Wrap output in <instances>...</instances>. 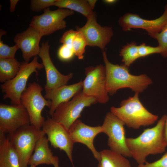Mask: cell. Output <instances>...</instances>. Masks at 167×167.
<instances>
[{"label": "cell", "mask_w": 167, "mask_h": 167, "mask_svg": "<svg viewBox=\"0 0 167 167\" xmlns=\"http://www.w3.org/2000/svg\"><path fill=\"white\" fill-rule=\"evenodd\" d=\"M37 59L36 56L29 63L25 61L21 63L20 70L15 77L1 85L2 92L4 93L3 98L10 99L12 105L21 104V96L26 88L29 76L34 72L37 73V69L44 67L42 63H39Z\"/></svg>", "instance_id": "obj_6"}, {"label": "cell", "mask_w": 167, "mask_h": 167, "mask_svg": "<svg viewBox=\"0 0 167 167\" xmlns=\"http://www.w3.org/2000/svg\"><path fill=\"white\" fill-rule=\"evenodd\" d=\"M5 135L0 133V167H20L18 154Z\"/></svg>", "instance_id": "obj_20"}, {"label": "cell", "mask_w": 167, "mask_h": 167, "mask_svg": "<svg viewBox=\"0 0 167 167\" xmlns=\"http://www.w3.org/2000/svg\"><path fill=\"white\" fill-rule=\"evenodd\" d=\"M85 74L82 90L84 94L94 97L99 103L107 102L109 98L106 87L105 66H89L85 68Z\"/></svg>", "instance_id": "obj_8"}, {"label": "cell", "mask_w": 167, "mask_h": 167, "mask_svg": "<svg viewBox=\"0 0 167 167\" xmlns=\"http://www.w3.org/2000/svg\"><path fill=\"white\" fill-rule=\"evenodd\" d=\"M54 6L75 11L84 15L87 19L94 12L86 0H56Z\"/></svg>", "instance_id": "obj_22"}, {"label": "cell", "mask_w": 167, "mask_h": 167, "mask_svg": "<svg viewBox=\"0 0 167 167\" xmlns=\"http://www.w3.org/2000/svg\"><path fill=\"white\" fill-rule=\"evenodd\" d=\"M78 31L72 29L65 32L60 38L59 42L70 48L72 49V44Z\"/></svg>", "instance_id": "obj_31"}, {"label": "cell", "mask_w": 167, "mask_h": 167, "mask_svg": "<svg viewBox=\"0 0 167 167\" xmlns=\"http://www.w3.org/2000/svg\"><path fill=\"white\" fill-rule=\"evenodd\" d=\"M119 55L122 58V61L124 63L123 64L129 67L136 60L140 58L138 45L135 42L127 43L120 49Z\"/></svg>", "instance_id": "obj_24"}, {"label": "cell", "mask_w": 167, "mask_h": 167, "mask_svg": "<svg viewBox=\"0 0 167 167\" xmlns=\"http://www.w3.org/2000/svg\"><path fill=\"white\" fill-rule=\"evenodd\" d=\"M74 13V11L66 9L58 8L51 11L49 7L44 10L43 14L33 16L29 26L35 28L43 36L49 35L64 29L66 22L64 19Z\"/></svg>", "instance_id": "obj_10"}, {"label": "cell", "mask_w": 167, "mask_h": 167, "mask_svg": "<svg viewBox=\"0 0 167 167\" xmlns=\"http://www.w3.org/2000/svg\"><path fill=\"white\" fill-rule=\"evenodd\" d=\"M135 167H167V152L159 160L153 162L147 161L144 164Z\"/></svg>", "instance_id": "obj_32"}, {"label": "cell", "mask_w": 167, "mask_h": 167, "mask_svg": "<svg viewBox=\"0 0 167 167\" xmlns=\"http://www.w3.org/2000/svg\"><path fill=\"white\" fill-rule=\"evenodd\" d=\"M77 31L78 32L73 41L72 46L75 55L79 59L81 60L84 58L85 48L87 45L82 32Z\"/></svg>", "instance_id": "obj_25"}, {"label": "cell", "mask_w": 167, "mask_h": 167, "mask_svg": "<svg viewBox=\"0 0 167 167\" xmlns=\"http://www.w3.org/2000/svg\"><path fill=\"white\" fill-rule=\"evenodd\" d=\"M30 124L28 112L21 104H0V132L11 134L19 128Z\"/></svg>", "instance_id": "obj_11"}, {"label": "cell", "mask_w": 167, "mask_h": 167, "mask_svg": "<svg viewBox=\"0 0 167 167\" xmlns=\"http://www.w3.org/2000/svg\"><path fill=\"white\" fill-rule=\"evenodd\" d=\"M45 134L31 125L23 126L7 137L19 156L20 167H28L37 140Z\"/></svg>", "instance_id": "obj_4"}, {"label": "cell", "mask_w": 167, "mask_h": 167, "mask_svg": "<svg viewBox=\"0 0 167 167\" xmlns=\"http://www.w3.org/2000/svg\"><path fill=\"white\" fill-rule=\"evenodd\" d=\"M21 63L15 58H0V81L4 83L13 79L19 72Z\"/></svg>", "instance_id": "obj_23"}, {"label": "cell", "mask_w": 167, "mask_h": 167, "mask_svg": "<svg viewBox=\"0 0 167 167\" xmlns=\"http://www.w3.org/2000/svg\"><path fill=\"white\" fill-rule=\"evenodd\" d=\"M19 49L17 45L10 47L3 43L0 39V58H15V54L17 50Z\"/></svg>", "instance_id": "obj_27"}, {"label": "cell", "mask_w": 167, "mask_h": 167, "mask_svg": "<svg viewBox=\"0 0 167 167\" xmlns=\"http://www.w3.org/2000/svg\"><path fill=\"white\" fill-rule=\"evenodd\" d=\"M97 103L95 98L85 96L82 90L69 101L60 104L51 116V118L68 130L81 116L85 108Z\"/></svg>", "instance_id": "obj_7"}, {"label": "cell", "mask_w": 167, "mask_h": 167, "mask_svg": "<svg viewBox=\"0 0 167 167\" xmlns=\"http://www.w3.org/2000/svg\"><path fill=\"white\" fill-rule=\"evenodd\" d=\"M68 131L74 143H79L85 145L92 152L95 158L99 162L100 161L101 154L96 149L93 142L96 135L102 133L101 126H90L78 119L71 125Z\"/></svg>", "instance_id": "obj_16"}, {"label": "cell", "mask_w": 167, "mask_h": 167, "mask_svg": "<svg viewBox=\"0 0 167 167\" xmlns=\"http://www.w3.org/2000/svg\"><path fill=\"white\" fill-rule=\"evenodd\" d=\"M29 167H36L35 166H34L31 165V166H30Z\"/></svg>", "instance_id": "obj_38"}, {"label": "cell", "mask_w": 167, "mask_h": 167, "mask_svg": "<svg viewBox=\"0 0 167 167\" xmlns=\"http://www.w3.org/2000/svg\"><path fill=\"white\" fill-rule=\"evenodd\" d=\"M42 36L39 31L30 26L16 34L14 41L21 50L24 61L28 62L32 57L38 55L40 50L39 43Z\"/></svg>", "instance_id": "obj_17"}, {"label": "cell", "mask_w": 167, "mask_h": 167, "mask_svg": "<svg viewBox=\"0 0 167 167\" xmlns=\"http://www.w3.org/2000/svg\"><path fill=\"white\" fill-rule=\"evenodd\" d=\"M124 122L111 112L107 113L101 126L102 133L108 136L107 144L110 150L125 157L131 156L126 146Z\"/></svg>", "instance_id": "obj_9"}, {"label": "cell", "mask_w": 167, "mask_h": 167, "mask_svg": "<svg viewBox=\"0 0 167 167\" xmlns=\"http://www.w3.org/2000/svg\"><path fill=\"white\" fill-rule=\"evenodd\" d=\"M151 37L157 40L158 46L162 49L161 55L164 58L167 57V23L160 32Z\"/></svg>", "instance_id": "obj_26"}, {"label": "cell", "mask_w": 167, "mask_h": 167, "mask_svg": "<svg viewBox=\"0 0 167 167\" xmlns=\"http://www.w3.org/2000/svg\"><path fill=\"white\" fill-rule=\"evenodd\" d=\"M41 129L47 135L48 140L53 147L64 151L73 167H75L72 156L74 143L68 130L49 117L45 120Z\"/></svg>", "instance_id": "obj_13"}, {"label": "cell", "mask_w": 167, "mask_h": 167, "mask_svg": "<svg viewBox=\"0 0 167 167\" xmlns=\"http://www.w3.org/2000/svg\"><path fill=\"white\" fill-rule=\"evenodd\" d=\"M43 88L39 84L33 82L29 83L22 94L20 103L29 114L30 125L37 129H41L45 121L42 111L45 106L49 109L51 101L46 99L42 95Z\"/></svg>", "instance_id": "obj_5"}, {"label": "cell", "mask_w": 167, "mask_h": 167, "mask_svg": "<svg viewBox=\"0 0 167 167\" xmlns=\"http://www.w3.org/2000/svg\"><path fill=\"white\" fill-rule=\"evenodd\" d=\"M47 138L45 135L37 141L34 152L31 156L28 165L36 166L41 164L53 165L54 156L50 148Z\"/></svg>", "instance_id": "obj_19"}, {"label": "cell", "mask_w": 167, "mask_h": 167, "mask_svg": "<svg viewBox=\"0 0 167 167\" xmlns=\"http://www.w3.org/2000/svg\"><path fill=\"white\" fill-rule=\"evenodd\" d=\"M87 1L91 9L93 10L97 0H87Z\"/></svg>", "instance_id": "obj_35"}, {"label": "cell", "mask_w": 167, "mask_h": 167, "mask_svg": "<svg viewBox=\"0 0 167 167\" xmlns=\"http://www.w3.org/2000/svg\"><path fill=\"white\" fill-rule=\"evenodd\" d=\"M52 165L54 166V167H59V159L57 156H54L52 161Z\"/></svg>", "instance_id": "obj_34"}, {"label": "cell", "mask_w": 167, "mask_h": 167, "mask_svg": "<svg viewBox=\"0 0 167 167\" xmlns=\"http://www.w3.org/2000/svg\"><path fill=\"white\" fill-rule=\"evenodd\" d=\"M18 0H10V11L11 12H13L14 11L15 6L19 2Z\"/></svg>", "instance_id": "obj_33"}, {"label": "cell", "mask_w": 167, "mask_h": 167, "mask_svg": "<svg viewBox=\"0 0 167 167\" xmlns=\"http://www.w3.org/2000/svg\"><path fill=\"white\" fill-rule=\"evenodd\" d=\"M56 0H31L30 9L34 12H38L51 6H54Z\"/></svg>", "instance_id": "obj_28"}, {"label": "cell", "mask_w": 167, "mask_h": 167, "mask_svg": "<svg viewBox=\"0 0 167 167\" xmlns=\"http://www.w3.org/2000/svg\"><path fill=\"white\" fill-rule=\"evenodd\" d=\"M75 55L72 49L64 45H62L60 47L58 53V58L63 61H67L71 60Z\"/></svg>", "instance_id": "obj_30"}, {"label": "cell", "mask_w": 167, "mask_h": 167, "mask_svg": "<svg viewBox=\"0 0 167 167\" xmlns=\"http://www.w3.org/2000/svg\"><path fill=\"white\" fill-rule=\"evenodd\" d=\"M139 93L122 101L120 107L110 108V112L123 122L128 127L138 129L154 124L158 117L148 111L143 105Z\"/></svg>", "instance_id": "obj_3"}, {"label": "cell", "mask_w": 167, "mask_h": 167, "mask_svg": "<svg viewBox=\"0 0 167 167\" xmlns=\"http://www.w3.org/2000/svg\"><path fill=\"white\" fill-rule=\"evenodd\" d=\"M50 47L48 41L43 42L38 54L42 60L46 73V79L45 87V91L66 85L73 75L72 73H70L66 75H63L57 70L50 56Z\"/></svg>", "instance_id": "obj_15"}, {"label": "cell", "mask_w": 167, "mask_h": 167, "mask_svg": "<svg viewBox=\"0 0 167 167\" xmlns=\"http://www.w3.org/2000/svg\"><path fill=\"white\" fill-rule=\"evenodd\" d=\"M164 136L167 145V115L165 121L164 127Z\"/></svg>", "instance_id": "obj_36"}, {"label": "cell", "mask_w": 167, "mask_h": 167, "mask_svg": "<svg viewBox=\"0 0 167 167\" xmlns=\"http://www.w3.org/2000/svg\"><path fill=\"white\" fill-rule=\"evenodd\" d=\"M106 72V87L109 95H113L119 89L129 88L135 93H141L152 83L151 79L145 74L134 75L130 72L129 67L124 64L111 63L106 52L102 53Z\"/></svg>", "instance_id": "obj_2"}, {"label": "cell", "mask_w": 167, "mask_h": 167, "mask_svg": "<svg viewBox=\"0 0 167 167\" xmlns=\"http://www.w3.org/2000/svg\"><path fill=\"white\" fill-rule=\"evenodd\" d=\"M101 159L98 167H131L126 157L111 150L100 152Z\"/></svg>", "instance_id": "obj_21"}, {"label": "cell", "mask_w": 167, "mask_h": 167, "mask_svg": "<svg viewBox=\"0 0 167 167\" xmlns=\"http://www.w3.org/2000/svg\"><path fill=\"white\" fill-rule=\"evenodd\" d=\"M76 30L81 32L84 37L87 45L97 47L103 51L110 42L113 35L111 27L102 26L97 23L95 12L87 18V21L82 27H76Z\"/></svg>", "instance_id": "obj_12"}, {"label": "cell", "mask_w": 167, "mask_h": 167, "mask_svg": "<svg viewBox=\"0 0 167 167\" xmlns=\"http://www.w3.org/2000/svg\"><path fill=\"white\" fill-rule=\"evenodd\" d=\"M166 117V115H163L155 126L144 129L137 137L126 138L127 147L138 165L146 162V158L150 155L165 152L167 146L164 136Z\"/></svg>", "instance_id": "obj_1"}, {"label": "cell", "mask_w": 167, "mask_h": 167, "mask_svg": "<svg viewBox=\"0 0 167 167\" xmlns=\"http://www.w3.org/2000/svg\"><path fill=\"white\" fill-rule=\"evenodd\" d=\"M83 85V81L81 80L73 84L65 85L56 89L45 91V98L51 101L49 114L51 116L60 104L69 101L82 91Z\"/></svg>", "instance_id": "obj_18"}, {"label": "cell", "mask_w": 167, "mask_h": 167, "mask_svg": "<svg viewBox=\"0 0 167 167\" xmlns=\"http://www.w3.org/2000/svg\"><path fill=\"white\" fill-rule=\"evenodd\" d=\"M138 52L140 58L154 54H161L162 49L158 46L152 47L147 45L144 43H142L138 45Z\"/></svg>", "instance_id": "obj_29"}, {"label": "cell", "mask_w": 167, "mask_h": 167, "mask_svg": "<svg viewBox=\"0 0 167 167\" xmlns=\"http://www.w3.org/2000/svg\"><path fill=\"white\" fill-rule=\"evenodd\" d=\"M118 23L124 31L132 28H141L145 30L151 36L160 32L167 23V4L164 7L163 13L157 19H146L138 15L128 13L120 17Z\"/></svg>", "instance_id": "obj_14"}, {"label": "cell", "mask_w": 167, "mask_h": 167, "mask_svg": "<svg viewBox=\"0 0 167 167\" xmlns=\"http://www.w3.org/2000/svg\"><path fill=\"white\" fill-rule=\"evenodd\" d=\"M105 3L108 4H112L115 3L117 1L115 0H105L103 1Z\"/></svg>", "instance_id": "obj_37"}]
</instances>
